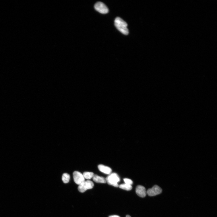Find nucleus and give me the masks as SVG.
<instances>
[{
  "label": "nucleus",
  "mask_w": 217,
  "mask_h": 217,
  "mask_svg": "<svg viewBox=\"0 0 217 217\" xmlns=\"http://www.w3.org/2000/svg\"><path fill=\"white\" fill-rule=\"evenodd\" d=\"M114 24L116 28L121 32L125 35L128 34V24L121 18L119 17L116 18L114 21Z\"/></svg>",
  "instance_id": "f257e3e1"
},
{
  "label": "nucleus",
  "mask_w": 217,
  "mask_h": 217,
  "mask_svg": "<svg viewBox=\"0 0 217 217\" xmlns=\"http://www.w3.org/2000/svg\"><path fill=\"white\" fill-rule=\"evenodd\" d=\"M106 182L108 185H112L116 187H118V183L120 179L118 175L116 173H112L109 175L106 179Z\"/></svg>",
  "instance_id": "f03ea898"
},
{
  "label": "nucleus",
  "mask_w": 217,
  "mask_h": 217,
  "mask_svg": "<svg viewBox=\"0 0 217 217\" xmlns=\"http://www.w3.org/2000/svg\"><path fill=\"white\" fill-rule=\"evenodd\" d=\"M94 184L91 181L87 180L79 185L78 189L80 192L83 193L88 189H91L93 188Z\"/></svg>",
  "instance_id": "7ed1b4c3"
},
{
  "label": "nucleus",
  "mask_w": 217,
  "mask_h": 217,
  "mask_svg": "<svg viewBox=\"0 0 217 217\" xmlns=\"http://www.w3.org/2000/svg\"><path fill=\"white\" fill-rule=\"evenodd\" d=\"M95 9L99 13L102 14H106L108 12V9L107 6L103 3L98 2L95 5Z\"/></svg>",
  "instance_id": "20e7f679"
},
{
  "label": "nucleus",
  "mask_w": 217,
  "mask_h": 217,
  "mask_svg": "<svg viewBox=\"0 0 217 217\" xmlns=\"http://www.w3.org/2000/svg\"><path fill=\"white\" fill-rule=\"evenodd\" d=\"M162 192V189L158 185H154L152 188L149 189L147 191V194L150 197L159 195Z\"/></svg>",
  "instance_id": "39448f33"
},
{
  "label": "nucleus",
  "mask_w": 217,
  "mask_h": 217,
  "mask_svg": "<svg viewBox=\"0 0 217 217\" xmlns=\"http://www.w3.org/2000/svg\"><path fill=\"white\" fill-rule=\"evenodd\" d=\"M73 177L75 182L77 184L80 185L85 181L83 174L77 171L73 173Z\"/></svg>",
  "instance_id": "423d86ee"
},
{
  "label": "nucleus",
  "mask_w": 217,
  "mask_h": 217,
  "mask_svg": "<svg viewBox=\"0 0 217 217\" xmlns=\"http://www.w3.org/2000/svg\"><path fill=\"white\" fill-rule=\"evenodd\" d=\"M136 192L137 195L142 197H146L147 195L146 189L144 186L141 185L137 186L136 189Z\"/></svg>",
  "instance_id": "0eeeda50"
},
{
  "label": "nucleus",
  "mask_w": 217,
  "mask_h": 217,
  "mask_svg": "<svg viewBox=\"0 0 217 217\" xmlns=\"http://www.w3.org/2000/svg\"><path fill=\"white\" fill-rule=\"evenodd\" d=\"M98 168L100 171L106 174H110L112 171L110 168L103 165H99L98 166Z\"/></svg>",
  "instance_id": "6e6552de"
},
{
  "label": "nucleus",
  "mask_w": 217,
  "mask_h": 217,
  "mask_svg": "<svg viewBox=\"0 0 217 217\" xmlns=\"http://www.w3.org/2000/svg\"><path fill=\"white\" fill-rule=\"evenodd\" d=\"M93 179L94 182L96 183H106V179L104 178L99 176L96 175H94Z\"/></svg>",
  "instance_id": "1a4fd4ad"
},
{
  "label": "nucleus",
  "mask_w": 217,
  "mask_h": 217,
  "mask_svg": "<svg viewBox=\"0 0 217 217\" xmlns=\"http://www.w3.org/2000/svg\"><path fill=\"white\" fill-rule=\"evenodd\" d=\"M119 187L120 189L126 191H130L132 189V188L131 185L125 183L121 184L119 185Z\"/></svg>",
  "instance_id": "9d476101"
},
{
  "label": "nucleus",
  "mask_w": 217,
  "mask_h": 217,
  "mask_svg": "<svg viewBox=\"0 0 217 217\" xmlns=\"http://www.w3.org/2000/svg\"><path fill=\"white\" fill-rule=\"evenodd\" d=\"M70 179L69 175L67 173H64L62 176V179L65 183H67L69 182Z\"/></svg>",
  "instance_id": "9b49d317"
},
{
  "label": "nucleus",
  "mask_w": 217,
  "mask_h": 217,
  "mask_svg": "<svg viewBox=\"0 0 217 217\" xmlns=\"http://www.w3.org/2000/svg\"><path fill=\"white\" fill-rule=\"evenodd\" d=\"M84 179H90L93 178L94 176V174L92 172H85L83 174Z\"/></svg>",
  "instance_id": "f8f14e48"
},
{
  "label": "nucleus",
  "mask_w": 217,
  "mask_h": 217,
  "mask_svg": "<svg viewBox=\"0 0 217 217\" xmlns=\"http://www.w3.org/2000/svg\"><path fill=\"white\" fill-rule=\"evenodd\" d=\"M124 181L125 183L128 185H131L133 183L132 181L129 179L125 178L124 179Z\"/></svg>",
  "instance_id": "ddd939ff"
},
{
  "label": "nucleus",
  "mask_w": 217,
  "mask_h": 217,
  "mask_svg": "<svg viewBox=\"0 0 217 217\" xmlns=\"http://www.w3.org/2000/svg\"><path fill=\"white\" fill-rule=\"evenodd\" d=\"M108 217H120L119 216H118V215H112V216H110Z\"/></svg>",
  "instance_id": "4468645a"
},
{
  "label": "nucleus",
  "mask_w": 217,
  "mask_h": 217,
  "mask_svg": "<svg viewBox=\"0 0 217 217\" xmlns=\"http://www.w3.org/2000/svg\"><path fill=\"white\" fill-rule=\"evenodd\" d=\"M126 217H131V216L129 215H127L126 216Z\"/></svg>",
  "instance_id": "2eb2a0df"
}]
</instances>
